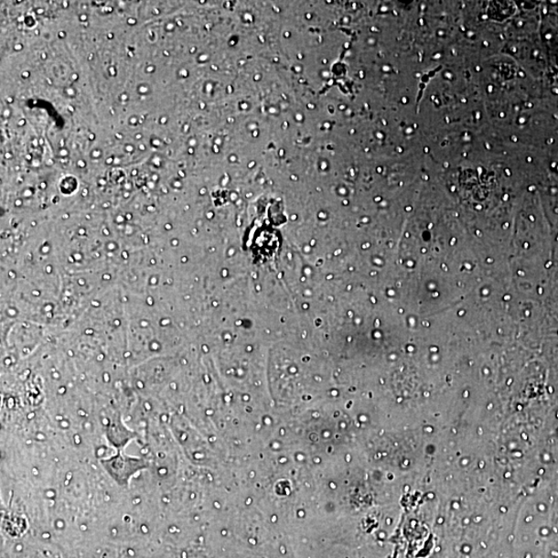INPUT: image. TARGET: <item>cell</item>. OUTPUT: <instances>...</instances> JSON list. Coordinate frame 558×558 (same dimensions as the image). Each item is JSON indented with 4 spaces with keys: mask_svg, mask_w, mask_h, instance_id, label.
Segmentation results:
<instances>
[{
    "mask_svg": "<svg viewBox=\"0 0 558 558\" xmlns=\"http://www.w3.org/2000/svg\"><path fill=\"white\" fill-rule=\"evenodd\" d=\"M153 71H155V67H149L147 69V73H153Z\"/></svg>",
    "mask_w": 558,
    "mask_h": 558,
    "instance_id": "6da1fadb",
    "label": "cell"
},
{
    "mask_svg": "<svg viewBox=\"0 0 558 558\" xmlns=\"http://www.w3.org/2000/svg\"><path fill=\"white\" fill-rule=\"evenodd\" d=\"M15 49H16V50H20V49H22V45H16Z\"/></svg>",
    "mask_w": 558,
    "mask_h": 558,
    "instance_id": "7a4b0ae2",
    "label": "cell"
},
{
    "mask_svg": "<svg viewBox=\"0 0 558 558\" xmlns=\"http://www.w3.org/2000/svg\"><path fill=\"white\" fill-rule=\"evenodd\" d=\"M137 121H138V119L132 118V122H131V123H132V124H135V123H137Z\"/></svg>",
    "mask_w": 558,
    "mask_h": 558,
    "instance_id": "3957f363",
    "label": "cell"
},
{
    "mask_svg": "<svg viewBox=\"0 0 558 558\" xmlns=\"http://www.w3.org/2000/svg\"><path fill=\"white\" fill-rule=\"evenodd\" d=\"M134 138L137 139V140H140L142 138V134H135Z\"/></svg>",
    "mask_w": 558,
    "mask_h": 558,
    "instance_id": "277c9868",
    "label": "cell"
},
{
    "mask_svg": "<svg viewBox=\"0 0 558 558\" xmlns=\"http://www.w3.org/2000/svg\"><path fill=\"white\" fill-rule=\"evenodd\" d=\"M108 164L113 163V158H109L107 161Z\"/></svg>",
    "mask_w": 558,
    "mask_h": 558,
    "instance_id": "5b68a950",
    "label": "cell"
},
{
    "mask_svg": "<svg viewBox=\"0 0 558 558\" xmlns=\"http://www.w3.org/2000/svg\"><path fill=\"white\" fill-rule=\"evenodd\" d=\"M166 118L164 117V118L161 119V123H166Z\"/></svg>",
    "mask_w": 558,
    "mask_h": 558,
    "instance_id": "8992f818",
    "label": "cell"
},
{
    "mask_svg": "<svg viewBox=\"0 0 558 558\" xmlns=\"http://www.w3.org/2000/svg\"><path fill=\"white\" fill-rule=\"evenodd\" d=\"M116 135H117L118 139H123V135L122 134H117Z\"/></svg>",
    "mask_w": 558,
    "mask_h": 558,
    "instance_id": "52a82bcc",
    "label": "cell"
},
{
    "mask_svg": "<svg viewBox=\"0 0 558 558\" xmlns=\"http://www.w3.org/2000/svg\"><path fill=\"white\" fill-rule=\"evenodd\" d=\"M129 23H130V24H134V23H135V21H134V19H130V20H129Z\"/></svg>",
    "mask_w": 558,
    "mask_h": 558,
    "instance_id": "ba28073f",
    "label": "cell"
},
{
    "mask_svg": "<svg viewBox=\"0 0 558 558\" xmlns=\"http://www.w3.org/2000/svg\"><path fill=\"white\" fill-rule=\"evenodd\" d=\"M126 150H127V151H132V150H133V147H129V146H127V147H126Z\"/></svg>",
    "mask_w": 558,
    "mask_h": 558,
    "instance_id": "9c48e42d",
    "label": "cell"
},
{
    "mask_svg": "<svg viewBox=\"0 0 558 558\" xmlns=\"http://www.w3.org/2000/svg\"><path fill=\"white\" fill-rule=\"evenodd\" d=\"M23 76L24 77H28V73H24Z\"/></svg>",
    "mask_w": 558,
    "mask_h": 558,
    "instance_id": "30bf717a",
    "label": "cell"
},
{
    "mask_svg": "<svg viewBox=\"0 0 558 558\" xmlns=\"http://www.w3.org/2000/svg\"><path fill=\"white\" fill-rule=\"evenodd\" d=\"M69 110L70 111H74V108L73 107H69Z\"/></svg>",
    "mask_w": 558,
    "mask_h": 558,
    "instance_id": "8fae6325",
    "label": "cell"
},
{
    "mask_svg": "<svg viewBox=\"0 0 558 558\" xmlns=\"http://www.w3.org/2000/svg\"><path fill=\"white\" fill-rule=\"evenodd\" d=\"M81 19L85 20L86 19V16H82Z\"/></svg>",
    "mask_w": 558,
    "mask_h": 558,
    "instance_id": "7c38bea8",
    "label": "cell"
},
{
    "mask_svg": "<svg viewBox=\"0 0 558 558\" xmlns=\"http://www.w3.org/2000/svg\"><path fill=\"white\" fill-rule=\"evenodd\" d=\"M91 139L93 140L94 139V135L91 134Z\"/></svg>",
    "mask_w": 558,
    "mask_h": 558,
    "instance_id": "4fadbf2b",
    "label": "cell"
},
{
    "mask_svg": "<svg viewBox=\"0 0 558 558\" xmlns=\"http://www.w3.org/2000/svg\"><path fill=\"white\" fill-rule=\"evenodd\" d=\"M59 36H60V37H65V34L60 33V34H59Z\"/></svg>",
    "mask_w": 558,
    "mask_h": 558,
    "instance_id": "5bb4252c",
    "label": "cell"
},
{
    "mask_svg": "<svg viewBox=\"0 0 558 558\" xmlns=\"http://www.w3.org/2000/svg\"><path fill=\"white\" fill-rule=\"evenodd\" d=\"M140 149L145 150V146H140Z\"/></svg>",
    "mask_w": 558,
    "mask_h": 558,
    "instance_id": "9a60e30c",
    "label": "cell"
},
{
    "mask_svg": "<svg viewBox=\"0 0 558 558\" xmlns=\"http://www.w3.org/2000/svg\"><path fill=\"white\" fill-rule=\"evenodd\" d=\"M165 55H166V56H169V53H167L166 51H165Z\"/></svg>",
    "mask_w": 558,
    "mask_h": 558,
    "instance_id": "2e32d148",
    "label": "cell"
},
{
    "mask_svg": "<svg viewBox=\"0 0 558 558\" xmlns=\"http://www.w3.org/2000/svg\"><path fill=\"white\" fill-rule=\"evenodd\" d=\"M113 38V35H109V38Z\"/></svg>",
    "mask_w": 558,
    "mask_h": 558,
    "instance_id": "e0dca14e",
    "label": "cell"
},
{
    "mask_svg": "<svg viewBox=\"0 0 558 558\" xmlns=\"http://www.w3.org/2000/svg\"><path fill=\"white\" fill-rule=\"evenodd\" d=\"M7 101H9L10 102H13V100H12V99H7Z\"/></svg>",
    "mask_w": 558,
    "mask_h": 558,
    "instance_id": "ac0fdd59",
    "label": "cell"
},
{
    "mask_svg": "<svg viewBox=\"0 0 558 558\" xmlns=\"http://www.w3.org/2000/svg\"><path fill=\"white\" fill-rule=\"evenodd\" d=\"M27 159H30V158H31V156H27Z\"/></svg>",
    "mask_w": 558,
    "mask_h": 558,
    "instance_id": "d6986e66",
    "label": "cell"
},
{
    "mask_svg": "<svg viewBox=\"0 0 558 558\" xmlns=\"http://www.w3.org/2000/svg\"><path fill=\"white\" fill-rule=\"evenodd\" d=\"M19 124H20V125H21V124H24V122H20V123H19Z\"/></svg>",
    "mask_w": 558,
    "mask_h": 558,
    "instance_id": "ffe728a7",
    "label": "cell"
}]
</instances>
